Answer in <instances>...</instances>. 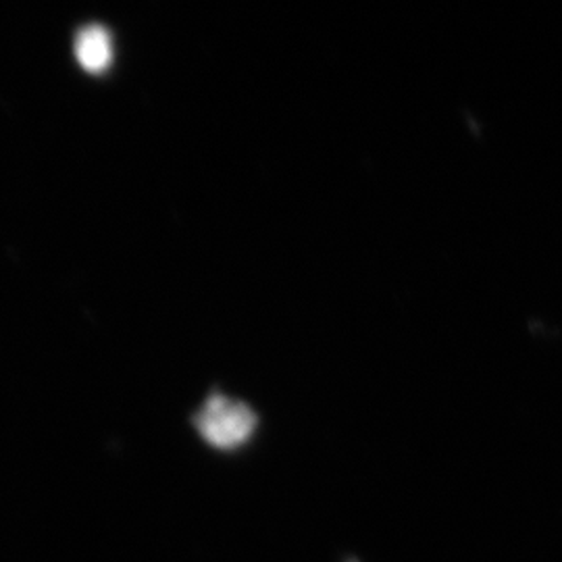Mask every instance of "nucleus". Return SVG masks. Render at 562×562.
<instances>
[{
    "label": "nucleus",
    "mask_w": 562,
    "mask_h": 562,
    "mask_svg": "<svg viewBox=\"0 0 562 562\" xmlns=\"http://www.w3.org/2000/svg\"><path fill=\"white\" fill-rule=\"evenodd\" d=\"M202 438L220 450H234L248 442L257 429L255 411L222 394L209 396L194 417Z\"/></svg>",
    "instance_id": "obj_1"
},
{
    "label": "nucleus",
    "mask_w": 562,
    "mask_h": 562,
    "mask_svg": "<svg viewBox=\"0 0 562 562\" xmlns=\"http://www.w3.org/2000/svg\"><path fill=\"white\" fill-rule=\"evenodd\" d=\"M76 57L86 71L101 74L113 59L111 34L101 25L83 27L76 41Z\"/></svg>",
    "instance_id": "obj_2"
}]
</instances>
